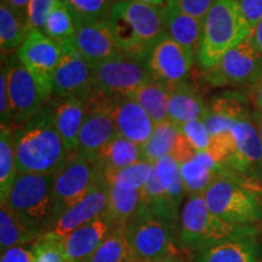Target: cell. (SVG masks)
I'll list each match as a JSON object with an SVG mask.
<instances>
[{"label":"cell","mask_w":262,"mask_h":262,"mask_svg":"<svg viewBox=\"0 0 262 262\" xmlns=\"http://www.w3.org/2000/svg\"><path fill=\"white\" fill-rule=\"evenodd\" d=\"M61 60L52 80V96L78 97L86 101L94 93V67L67 41L61 45Z\"/></svg>","instance_id":"12"},{"label":"cell","mask_w":262,"mask_h":262,"mask_svg":"<svg viewBox=\"0 0 262 262\" xmlns=\"http://www.w3.org/2000/svg\"><path fill=\"white\" fill-rule=\"evenodd\" d=\"M234 153L225 164L226 168L238 173L250 175L262 164V141L253 117L239 119L232 129Z\"/></svg>","instance_id":"18"},{"label":"cell","mask_w":262,"mask_h":262,"mask_svg":"<svg viewBox=\"0 0 262 262\" xmlns=\"http://www.w3.org/2000/svg\"><path fill=\"white\" fill-rule=\"evenodd\" d=\"M6 72L8 89L11 100L14 122L12 127L19 126L35 116L52 98L37 78L19 61L17 55H11L3 61Z\"/></svg>","instance_id":"9"},{"label":"cell","mask_w":262,"mask_h":262,"mask_svg":"<svg viewBox=\"0 0 262 262\" xmlns=\"http://www.w3.org/2000/svg\"><path fill=\"white\" fill-rule=\"evenodd\" d=\"M113 231L104 216L95 219L62 238L68 262H86Z\"/></svg>","instance_id":"21"},{"label":"cell","mask_w":262,"mask_h":262,"mask_svg":"<svg viewBox=\"0 0 262 262\" xmlns=\"http://www.w3.org/2000/svg\"><path fill=\"white\" fill-rule=\"evenodd\" d=\"M150 79L145 61L124 52L94 67L95 90L108 96L131 97Z\"/></svg>","instance_id":"10"},{"label":"cell","mask_w":262,"mask_h":262,"mask_svg":"<svg viewBox=\"0 0 262 262\" xmlns=\"http://www.w3.org/2000/svg\"><path fill=\"white\" fill-rule=\"evenodd\" d=\"M136 2H141L145 3V4H149V5H155V6H164L169 0H136Z\"/></svg>","instance_id":"51"},{"label":"cell","mask_w":262,"mask_h":262,"mask_svg":"<svg viewBox=\"0 0 262 262\" xmlns=\"http://www.w3.org/2000/svg\"><path fill=\"white\" fill-rule=\"evenodd\" d=\"M124 231H112L86 262H129Z\"/></svg>","instance_id":"37"},{"label":"cell","mask_w":262,"mask_h":262,"mask_svg":"<svg viewBox=\"0 0 262 262\" xmlns=\"http://www.w3.org/2000/svg\"><path fill=\"white\" fill-rule=\"evenodd\" d=\"M204 198L210 211L228 224L254 226L262 221L261 192L233 180L215 179Z\"/></svg>","instance_id":"7"},{"label":"cell","mask_w":262,"mask_h":262,"mask_svg":"<svg viewBox=\"0 0 262 262\" xmlns=\"http://www.w3.org/2000/svg\"><path fill=\"white\" fill-rule=\"evenodd\" d=\"M249 26L235 0H216L204 18L196 60L205 72L212 70L227 52L251 37Z\"/></svg>","instance_id":"4"},{"label":"cell","mask_w":262,"mask_h":262,"mask_svg":"<svg viewBox=\"0 0 262 262\" xmlns=\"http://www.w3.org/2000/svg\"><path fill=\"white\" fill-rule=\"evenodd\" d=\"M162 8L166 33L196 58L204 21L185 14L173 0H169Z\"/></svg>","instance_id":"22"},{"label":"cell","mask_w":262,"mask_h":262,"mask_svg":"<svg viewBox=\"0 0 262 262\" xmlns=\"http://www.w3.org/2000/svg\"><path fill=\"white\" fill-rule=\"evenodd\" d=\"M155 173V164L142 159L133 165L113 172L104 173L108 185L127 189H142Z\"/></svg>","instance_id":"35"},{"label":"cell","mask_w":262,"mask_h":262,"mask_svg":"<svg viewBox=\"0 0 262 262\" xmlns=\"http://www.w3.org/2000/svg\"><path fill=\"white\" fill-rule=\"evenodd\" d=\"M257 233L256 226L232 225L216 216L208 208L204 194L187 198L180 211L178 245L183 250L196 253L222 242Z\"/></svg>","instance_id":"3"},{"label":"cell","mask_w":262,"mask_h":262,"mask_svg":"<svg viewBox=\"0 0 262 262\" xmlns=\"http://www.w3.org/2000/svg\"><path fill=\"white\" fill-rule=\"evenodd\" d=\"M251 100L255 106H256L257 111L262 112V67L258 75L255 80V83L251 85Z\"/></svg>","instance_id":"46"},{"label":"cell","mask_w":262,"mask_h":262,"mask_svg":"<svg viewBox=\"0 0 262 262\" xmlns=\"http://www.w3.org/2000/svg\"><path fill=\"white\" fill-rule=\"evenodd\" d=\"M262 67V54L249 37L231 49L216 67L208 71L205 79L212 86L253 85Z\"/></svg>","instance_id":"11"},{"label":"cell","mask_w":262,"mask_h":262,"mask_svg":"<svg viewBox=\"0 0 262 262\" xmlns=\"http://www.w3.org/2000/svg\"><path fill=\"white\" fill-rule=\"evenodd\" d=\"M75 31H77V25L70 9L64 4L63 0H57L49 15L42 32L57 44L62 45L72 40Z\"/></svg>","instance_id":"34"},{"label":"cell","mask_w":262,"mask_h":262,"mask_svg":"<svg viewBox=\"0 0 262 262\" xmlns=\"http://www.w3.org/2000/svg\"><path fill=\"white\" fill-rule=\"evenodd\" d=\"M179 133L180 127L170 119L156 124L152 135L142 146L143 159L156 164L163 157L171 155Z\"/></svg>","instance_id":"30"},{"label":"cell","mask_w":262,"mask_h":262,"mask_svg":"<svg viewBox=\"0 0 262 262\" xmlns=\"http://www.w3.org/2000/svg\"><path fill=\"white\" fill-rule=\"evenodd\" d=\"M49 107L66 148L70 153L77 152L80 131L88 114L85 101L78 97L52 96Z\"/></svg>","instance_id":"20"},{"label":"cell","mask_w":262,"mask_h":262,"mask_svg":"<svg viewBox=\"0 0 262 262\" xmlns=\"http://www.w3.org/2000/svg\"><path fill=\"white\" fill-rule=\"evenodd\" d=\"M110 21L124 54L142 61L166 32L163 8L136 0H116Z\"/></svg>","instance_id":"2"},{"label":"cell","mask_w":262,"mask_h":262,"mask_svg":"<svg viewBox=\"0 0 262 262\" xmlns=\"http://www.w3.org/2000/svg\"><path fill=\"white\" fill-rule=\"evenodd\" d=\"M251 179H253L255 183H256L258 192H261L262 194V164H260V165L254 170L253 173H251Z\"/></svg>","instance_id":"49"},{"label":"cell","mask_w":262,"mask_h":262,"mask_svg":"<svg viewBox=\"0 0 262 262\" xmlns=\"http://www.w3.org/2000/svg\"><path fill=\"white\" fill-rule=\"evenodd\" d=\"M103 172H113L133 165L143 159L142 146L117 135L96 156Z\"/></svg>","instance_id":"28"},{"label":"cell","mask_w":262,"mask_h":262,"mask_svg":"<svg viewBox=\"0 0 262 262\" xmlns=\"http://www.w3.org/2000/svg\"><path fill=\"white\" fill-rule=\"evenodd\" d=\"M29 33L27 16L12 10L5 3H0V50L3 60L18 51Z\"/></svg>","instance_id":"27"},{"label":"cell","mask_w":262,"mask_h":262,"mask_svg":"<svg viewBox=\"0 0 262 262\" xmlns=\"http://www.w3.org/2000/svg\"><path fill=\"white\" fill-rule=\"evenodd\" d=\"M196 153L198 152L193 148V146L189 143V141L186 139L185 135L181 133V130H180L175 146H173V149L170 156H172L180 164H182L185 162H188V160H191L192 158H194Z\"/></svg>","instance_id":"44"},{"label":"cell","mask_w":262,"mask_h":262,"mask_svg":"<svg viewBox=\"0 0 262 262\" xmlns=\"http://www.w3.org/2000/svg\"><path fill=\"white\" fill-rule=\"evenodd\" d=\"M241 8L242 14L251 28L260 24L262 19V0H235Z\"/></svg>","instance_id":"43"},{"label":"cell","mask_w":262,"mask_h":262,"mask_svg":"<svg viewBox=\"0 0 262 262\" xmlns=\"http://www.w3.org/2000/svg\"><path fill=\"white\" fill-rule=\"evenodd\" d=\"M141 202V189H127L108 185V204L103 216L112 225L113 231H124V227L139 209Z\"/></svg>","instance_id":"26"},{"label":"cell","mask_w":262,"mask_h":262,"mask_svg":"<svg viewBox=\"0 0 262 262\" xmlns=\"http://www.w3.org/2000/svg\"><path fill=\"white\" fill-rule=\"evenodd\" d=\"M185 14L204 21L216 0H173Z\"/></svg>","instance_id":"42"},{"label":"cell","mask_w":262,"mask_h":262,"mask_svg":"<svg viewBox=\"0 0 262 262\" xmlns=\"http://www.w3.org/2000/svg\"><path fill=\"white\" fill-rule=\"evenodd\" d=\"M162 262H186V261H183L182 258L179 256V255H172V256L165 258V260Z\"/></svg>","instance_id":"52"},{"label":"cell","mask_w":262,"mask_h":262,"mask_svg":"<svg viewBox=\"0 0 262 262\" xmlns=\"http://www.w3.org/2000/svg\"><path fill=\"white\" fill-rule=\"evenodd\" d=\"M14 130L17 173H56L72 153L55 125L49 103Z\"/></svg>","instance_id":"1"},{"label":"cell","mask_w":262,"mask_h":262,"mask_svg":"<svg viewBox=\"0 0 262 262\" xmlns=\"http://www.w3.org/2000/svg\"><path fill=\"white\" fill-rule=\"evenodd\" d=\"M55 198V173H17L6 205L37 237L51 227Z\"/></svg>","instance_id":"5"},{"label":"cell","mask_w":262,"mask_h":262,"mask_svg":"<svg viewBox=\"0 0 262 262\" xmlns=\"http://www.w3.org/2000/svg\"><path fill=\"white\" fill-rule=\"evenodd\" d=\"M103 180L104 172L96 158L77 152L72 153L60 171L55 175L51 227L64 211L85 198Z\"/></svg>","instance_id":"8"},{"label":"cell","mask_w":262,"mask_h":262,"mask_svg":"<svg viewBox=\"0 0 262 262\" xmlns=\"http://www.w3.org/2000/svg\"><path fill=\"white\" fill-rule=\"evenodd\" d=\"M17 175L12 126L0 125V199L5 202Z\"/></svg>","instance_id":"32"},{"label":"cell","mask_w":262,"mask_h":262,"mask_svg":"<svg viewBox=\"0 0 262 262\" xmlns=\"http://www.w3.org/2000/svg\"><path fill=\"white\" fill-rule=\"evenodd\" d=\"M208 106L187 81L169 85V119L181 127L194 120L204 119Z\"/></svg>","instance_id":"23"},{"label":"cell","mask_w":262,"mask_h":262,"mask_svg":"<svg viewBox=\"0 0 262 262\" xmlns=\"http://www.w3.org/2000/svg\"><path fill=\"white\" fill-rule=\"evenodd\" d=\"M0 262H33V251L25 247L8 249L2 253Z\"/></svg>","instance_id":"45"},{"label":"cell","mask_w":262,"mask_h":262,"mask_svg":"<svg viewBox=\"0 0 262 262\" xmlns=\"http://www.w3.org/2000/svg\"><path fill=\"white\" fill-rule=\"evenodd\" d=\"M112 96L94 90L85 101L88 114L81 127L77 153L96 158L101 149L118 135L111 114Z\"/></svg>","instance_id":"13"},{"label":"cell","mask_w":262,"mask_h":262,"mask_svg":"<svg viewBox=\"0 0 262 262\" xmlns=\"http://www.w3.org/2000/svg\"><path fill=\"white\" fill-rule=\"evenodd\" d=\"M31 2L32 0H2V3H5L12 10L26 16H27V9Z\"/></svg>","instance_id":"47"},{"label":"cell","mask_w":262,"mask_h":262,"mask_svg":"<svg viewBox=\"0 0 262 262\" xmlns=\"http://www.w3.org/2000/svg\"><path fill=\"white\" fill-rule=\"evenodd\" d=\"M57 0H32L27 9V21L29 31H42L52 8Z\"/></svg>","instance_id":"40"},{"label":"cell","mask_w":262,"mask_h":262,"mask_svg":"<svg viewBox=\"0 0 262 262\" xmlns=\"http://www.w3.org/2000/svg\"><path fill=\"white\" fill-rule=\"evenodd\" d=\"M107 204L108 183L104 179L85 198L64 211L52 225L48 233L56 235L58 238H64L77 228L102 216L106 211Z\"/></svg>","instance_id":"19"},{"label":"cell","mask_w":262,"mask_h":262,"mask_svg":"<svg viewBox=\"0 0 262 262\" xmlns=\"http://www.w3.org/2000/svg\"><path fill=\"white\" fill-rule=\"evenodd\" d=\"M256 235L237 238L211 245L195 253V262H260Z\"/></svg>","instance_id":"24"},{"label":"cell","mask_w":262,"mask_h":262,"mask_svg":"<svg viewBox=\"0 0 262 262\" xmlns=\"http://www.w3.org/2000/svg\"><path fill=\"white\" fill-rule=\"evenodd\" d=\"M194 60L191 52L165 32L147 54L145 64L153 79L173 85L187 81Z\"/></svg>","instance_id":"14"},{"label":"cell","mask_w":262,"mask_h":262,"mask_svg":"<svg viewBox=\"0 0 262 262\" xmlns=\"http://www.w3.org/2000/svg\"><path fill=\"white\" fill-rule=\"evenodd\" d=\"M181 133L196 152H208L211 145V135L203 120H194L180 127Z\"/></svg>","instance_id":"39"},{"label":"cell","mask_w":262,"mask_h":262,"mask_svg":"<svg viewBox=\"0 0 262 262\" xmlns=\"http://www.w3.org/2000/svg\"><path fill=\"white\" fill-rule=\"evenodd\" d=\"M33 262H68L62 238L45 233L32 244Z\"/></svg>","instance_id":"38"},{"label":"cell","mask_w":262,"mask_h":262,"mask_svg":"<svg viewBox=\"0 0 262 262\" xmlns=\"http://www.w3.org/2000/svg\"><path fill=\"white\" fill-rule=\"evenodd\" d=\"M251 117H253V120L255 123V125L257 127V131H258V135L261 137V141H262V112L261 111H254L253 114H251Z\"/></svg>","instance_id":"50"},{"label":"cell","mask_w":262,"mask_h":262,"mask_svg":"<svg viewBox=\"0 0 262 262\" xmlns=\"http://www.w3.org/2000/svg\"><path fill=\"white\" fill-rule=\"evenodd\" d=\"M111 114L119 136L143 146L152 135L156 123L134 98L112 96Z\"/></svg>","instance_id":"17"},{"label":"cell","mask_w":262,"mask_h":262,"mask_svg":"<svg viewBox=\"0 0 262 262\" xmlns=\"http://www.w3.org/2000/svg\"><path fill=\"white\" fill-rule=\"evenodd\" d=\"M136 101L156 124L169 119V85L150 79L133 94Z\"/></svg>","instance_id":"29"},{"label":"cell","mask_w":262,"mask_h":262,"mask_svg":"<svg viewBox=\"0 0 262 262\" xmlns=\"http://www.w3.org/2000/svg\"><path fill=\"white\" fill-rule=\"evenodd\" d=\"M39 237L22 224L6 205L0 208V248L3 251L15 247L34 243Z\"/></svg>","instance_id":"31"},{"label":"cell","mask_w":262,"mask_h":262,"mask_svg":"<svg viewBox=\"0 0 262 262\" xmlns=\"http://www.w3.org/2000/svg\"><path fill=\"white\" fill-rule=\"evenodd\" d=\"M179 226L170 224L141 202L124 227L129 262H162L176 253Z\"/></svg>","instance_id":"6"},{"label":"cell","mask_w":262,"mask_h":262,"mask_svg":"<svg viewBox=\"0 0 262 262\" xmlns=\"http://www.w3.org/2000/svg\"><path fill=\"white\" fill-rule=\"evenodd\" d=\"M251 40H253L255 48L257 49L258 51L262 54V19L260 21L255 29L253 31V34H251Z\"/></svg>","instance_id":"48"},{"label":"cell","mask_w":262,"mask_h":262,"mask_svg":"<svg viewBox=\"0 0 262 262\" xmlns=\"http://www.w3.org/2000/svg\"><path fill=\"white\" fill-rule=\"evenodd\" d=\"M116 0H63L77 27L110 18Z\"/></svg>","instance_id":"36"},{"label":"cell","mask_w":262,"mask_h":262,"mask_svg":"<svg viewBox=\"0 0 262 262\" xmlns=\"http://www.w3.org/2000/svg\"><path fill=\"white\" fill-rule=\"evenodd\" d=\"M16 55L25 67L44 86V89L54 95L52 80L61 60V45L49 38L42 31L35 29L29 33Z\"/></svg>","instance_id":"15"},{"label":"cell","mask_w":262,"mask_h":262,"mask_svg":"<svg viewBox=\"0 0 262 262\" xmlns=\"http://www.w3.org/2000/svg\"><path fill=\"white\" fill-rule=\"evenodd\" d=\"M155 171L166 194L180 209L186 196L185 185L181 175V164L172 156H165L155 164Z\"/></svg>","instance_id":"33"},{"label":"cell","mask_w":262,"mask_h":262,"mask_svg":"<svg viewBox=\"0 0 262 262\" xmlns=\"http://www.w3.org/2000/svg\"><path fill=\"white\" fill-rule=\"evenodd\" d=\"M71 41L93 67L123 52L110 18L79 26Z\"/></svg>","instance_id":"16"},{"label":"cell","mask_w":262,"mask_h":262,"mask_svg":"<svg viewBox=\"0 0 262 262\" xmlns=\"http://www.w3.org/2000/svg\"><path fill=\"white\" fill-rule=\"evenodd\" d=\"M225 165L216 163L208 152H198L194 158L181 164V175L186 196L204 194L206 188L220 178Z\"/></svg>","instance_id":"25"},{"label":"cell","mask_w":262,"mask_h":262,"mask_svg":"<svg viewBox=\"0 0 262 262\" xmlns=\"http://www.w3.org/2000/svg\"><path fill=\"white\" fill-rule=\"evenodd\" d=\"M0 122L2 125L12 126L14 122V113H12L11 100L8 89V80H6V72L2 66L0 73Z\"/></svg>","instance_id":"41"}]
</instances>
